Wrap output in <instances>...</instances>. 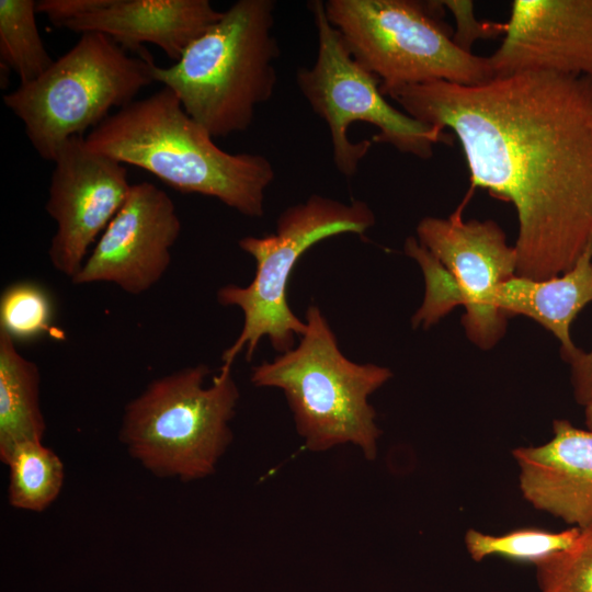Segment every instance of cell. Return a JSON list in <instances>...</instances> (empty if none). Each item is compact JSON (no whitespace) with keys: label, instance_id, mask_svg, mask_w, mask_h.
<instances>
[{"label":"cell","instance_id":"obj_1","mask_svg":"<svg viewBox=\"0 0 592 592\" xmlns=\"http://www.w3.org/2000/svg\"><path fill=\"white\" fill-rule=\"evenodd\" d=\"M413 118L449 129L471 187L516 212V275L568 271L592 243V78L548 71L446 81L385 93Z\"/></svg>","mask_w":592,"mask_h":592},{"label":"cell","instance_id":"obj_2","mask_svg":"<svg viewBox=\"0 0 592 592\" xmlns=\"http://www.w3.org/2000/svg\"><path fill=\"white\" fill-rule=\"evenodd\" d=\"M84 139L90 149L144 169L175 191L217 198L247 217L264 214L275 178L271 161L220 149L166 87L111 114Z\"/></svg>","mask_w":592,"mask_h":592},{"label":"cell","instance_id":"obj_3","mask_svg":"<svg viewBox=\"0 0 592 592\" xmlns=\"http://www.w3.org/2000/svg\"><path fill=\"white\" fill-rule=\"evenodd\" d=\"M274 10L273 0H238L178 61L152 68L153 81L173 91L214 138L247 130L257 107L274 93Z\"/></svg>","mask_w":592,"mask_h":592},{"label":"cell","instance_id":"obj_4","mask_svg":"<svg viewBox=\"0 0 592 592\" xmlns=\"http://www.w3.org/2000/svg\"><path fill=\"white\" fill-rule=\"evenodd\" d=\"M305 321L298 344L252 367L251 383L283 391L306 448L323 452L350 443L374 459L382 432L368 398L392 373L349 360L317 305L308 306Z\"/></svg>","mask_w":592,"mask_h":592},{"label":"cell","instance_id":"obj_5","mask_svg":"<svg viewBox=\"0 0 592 592\" xmlns=\"http://www.w3.org/2000/svg\"><path fill=\"white\" fill-rule=\"evenodd\" d=\"M187 366L153 379L125 407L119 440L158 477L192 481L215 471L232 440L230 421L239 400L231 367Z\"/></svg>","mask_w":592,"mask_h":592},{"label":"cell","instance_id":"obj_6","mask_svg":"<svg viewBox=\"0 0 592 592\" xmlns=\"http://www.w3.org/2000/svg\"><path fill=\"white\" fill-rule=\"evenodd\" d=\"M374 225L375 215L365 202L352 200L348 204L312 194L285 208L276 219L274 232L241 238L238 244L254 259L255 274L247 286L229 284L217 291L221 306L238 307L243 314L241 331L223 353L221 366L231 367L242 351L251 360L264 337L278 353L293 349L295 339L306 330V321L293 312L287 300L288 281L296 263L323 239L342 234L363 236Z\"/></svg>","mask_w":592,"mask_h":592},{"label":"cell","instance_id":"obj_7","mask_svg":"<svg viewBox=\"0 0 592 592\" xmlns=\"http://www.w3.org/2000/svg\"><path fill=\"white\" fill-rule=\"evenodd\" d=\"M308 8L317 30V56L296 72V84L311 110L328 126L335 169L346 178L358 171L372 141L401 153L429 159L437 144H451L444 130L422 123L386 101L380 81L351 55L326 15L325 1Z\"/></svg>","mask_w":592,"mask_h":592},{"label":"cell","instance_id":"obj_8","mask_svg":"<svg viewBox=\"0 0 592 592\" xmlns=\"http://www.w3.org/2000/svg\"><path fill=\"white\" fill-rule=\"evenodd\" d=\"M152 58L130 56L109 36L83 33L38 78L3 95L35 151L53 161L69 138L96 127L153 82Z\"/></svg>","mask_w":592,"mask_h":592},{"label":"cell","instance_id":"obj_9","mask_svg":"<svg viewBox=\"0 0 592 592\" xmlns=\"http://www.w3.org/2000/svg\"><path fill=\"white\" fill-rule=\"evenodd\" d=\"M443 4L414 0H327L326 15L380 91L433 81L477 86L493 78L488 57L462 49L441 20Z\"/></svg>","mask_w":592,"mask_h":592},{"label":"cell","instance_id":"obj_10","mask_svg":"<svg viewBox=\"0 0 592 592\" xmlns=\"http://www.w3.org/2000/svg\"><path fill=\"white\" fill-rule=\"evenodd\" d=\"M473 190L447 218L426 216L417 226L418 241L449 277L454 305H463L462 322L471 342L491 349L505 331L504 316L494 305L500 284L516 275V252L493 220H464Z\"/></svg>","mask_w":592,"mask_h":592},{"label":"cell","instance_id":"obj_11","mask_svg":"<svg viewBox=\"0 0 592 592\" xmlns=\"http://www.w3.org/2000/svg\"><path fill=\"white\" fill-rule=\"evenodd\" d=\"M45 204L56 224L48 258L72 280L91 244L124 204L132 184L125 166L90 149L84 136L66 140L57 150Z\"/></svg>","mask_w":592,"mask_h":592},{"label":"cell","instance_id":"obj_12","mask_svg":"<svg viewBox=\"0 0 592 592\" xmlns=\"http://www.w3.org/2000/svg\"><path fill=\"white\" fill-rule=\"evenodd\" d=\"M181 228L167 192L151 182L132 184L124 204L71 282L111 283L130 295H141L167 272Z\"/></svg>","mask_w":592,"mask_h":592},{"label":"cell","instance_id":"obj_13","mask_svg":"<svg viewBox=\"0 0 592 592\" xmlns=\"http://www.w3.org/2000/svg\"><path fill=\"white\" fill-rule=\"evenodd\" d=\"M488 61L493 78L534 71L592 78V0H514Z\"/></svg>","mask_w":592,"mask_h":592},{"label":"cell","instance_id":"obj_14","mask_svg":"<svg viewBox=\"0 0 592 592\" xmlns=\"http://www.w3.org/2000/svg\"><path fill=\"white\" fill-rule=\"evenodd\" d=\"M512 455L528 503L571 527L592 525V430L558 419L548 442L516 447Z\"/></svg>","mask_w":592,"mask_h":592},{"label":"cell","instance_id":"obj_15","mask_svg":"<svg viewBox=\"0 0 592 592\" xmlns=\"http://www.w3.org/2000/svg\"><path fill=\"white\" fill-rule=\"evenodd\" d=\"M221 15L208 0H110L64 27L104 34L144 58L151 56L143 44H153L175 62Z\"/></svg>","mask_w":592,"mask_h":592},{"label":"cell","instance_id":"obj_16","mask_svg":"<svg viewBox=\"0 0 592 592\" xmlns=\"http://www.w3.org/2000/svg\"><path fill=\"white\" fill-rule=\"evenodd\" d=\"M592 303V243L568 271L534 280L514 275L498 286L494 305L504 315H523L551 332L570 363L582 351L572 342L574 318Z\"/></svg>","mask_w":592,"mask_h":592},{"label":"cell","instance_id":"obj_17","mask_svg":"<svg viewBox=\"0 0 592 592\" xmlns=\"http://www.w3.org/2000/svg\"><path fill=\"white\" fill-rule=\"evenodd\" d=\"M45 430L39 368L19 352L12 337L0 330L1 462L5 464L22 444L42 442Z\"/></svg>","mask_w":592,"mask_h":592},{"label":"cell","instance_id":"obj_18","mask_svg":"<svg viewBox=\"0 0 592 592\" xmlns=\"http://www.w3.org/2000/svg\"><path fill=\"white\" fill-rule=\"evenodd\" d=\"M36 1L0 0L1 86L7 88L14 71L20 83L43 75L54 62L36 25Z\"/></svg>","mask_w":592,"mask_h":592},{"label":"cell","instance_id":"obj_19","mask_svg":"<svg viewBox=\"0 0 592 592\" xmlns=\"http://www.w3.org/2000/svg\"><path fill=\"white\" fill-rule=\"evenodd\" d=\"M4 465L9 467L8 499L13 508L42 512L59 496L64 463L42 442L20 445Z\"/></svg>","mask_w":592,"mask_h":592},{"label":"cell","instance_id":"obj_20","mask_svg":"<svg viewBox=\"0 0 592 592\" xmlns=\"http://www.w3.org/2000/svg\"><path fill=\"white\" fill-rule=\"evenodd\" d=\"M579 531L578 527H570L560 532L528 527L501 535H491L470 528L466 532L464 540L469 556L475 561H481L491 556H500L536 565L569 546Z\"/></svg>","mask_w":592,"mask_h":592},{"label":"cell","instance_id":"obj_21","mask_svg":"<svg viewBox=\"0 0 592 592\" xmlns=\"http://www.w3.org/2000/svg\"><path fill=\"white\" fill-rule=\"evenodd\" d=\"M535 566L537 592H592V525Z\"/></svg>","mask_w":592,"mask_h":592},{"label":"cell","instance_id":"obj_22","mask_svg":"<svg viewBox=\"0 0 592 592\" xmlns=\"http://www.w3.org/2000/svg\"><path fill=\"white\" fill-rule=\"evenodd\" d=\"M53 309L45 289L33 282L7 286L0 297V330L14 340L36 338L50 329Z\"/></svg>","mask_w":592,"mask_h":592},{"label":"cell","instance_id":"obj_23","mask_svg":"<svg viewBox=\"0 0 592 592\" xmlns=\"http://www.w3.org/2000/svg\"><path fill=\"white\" fill-rule=\"evenodd\" d=\"M453 13L457 27L453 34L454 42L464 50L470 47L478 38L494 37L504 34L505 24L494 22H480L474 15V4L470 1H441Z\"/></svg>","mask_w":592,"mask_h":592},{"label":"cell","instance_id":"obj_24","mask_svg":"<svg viewBox=\"0 0 592 592\" xmlns=\"http://www.w3.org/2000/svg\"><path fill=\"white\" fill-rule=\"evenodd\" d=\"M110 0H39L36 12L44 14L52 24L64 27L68 22L95 11Z\"/></svg>","mask_w":592,"mask_h":592},{"label":"cell","instance_id":"obj_25","mask_svg":"<svg viewBox=\"0 0 592 592\" xmlns=\"http://www.w3.org/2000/svg\"><path fill=\"white\" fill-rule=\"evenodd\" d=\"M569 364L574 398L584 407L592 398V350L581 351Z\"/></svg>","mask_w":592,"mask_h":592},{"label":"cell","instance_id":"obj_26","mask_svg":"<svg viewBox=\"0 0 592 592\" xmlns=\"http://www.w3.org/2000/svg\"><path fill=\"white\" fill-rule=\"evenodd\" d=\"M585 425L589 430H592V398L584 406Z\"/></svg>","mask_w":592,"mask_h":592}]
</instances>
